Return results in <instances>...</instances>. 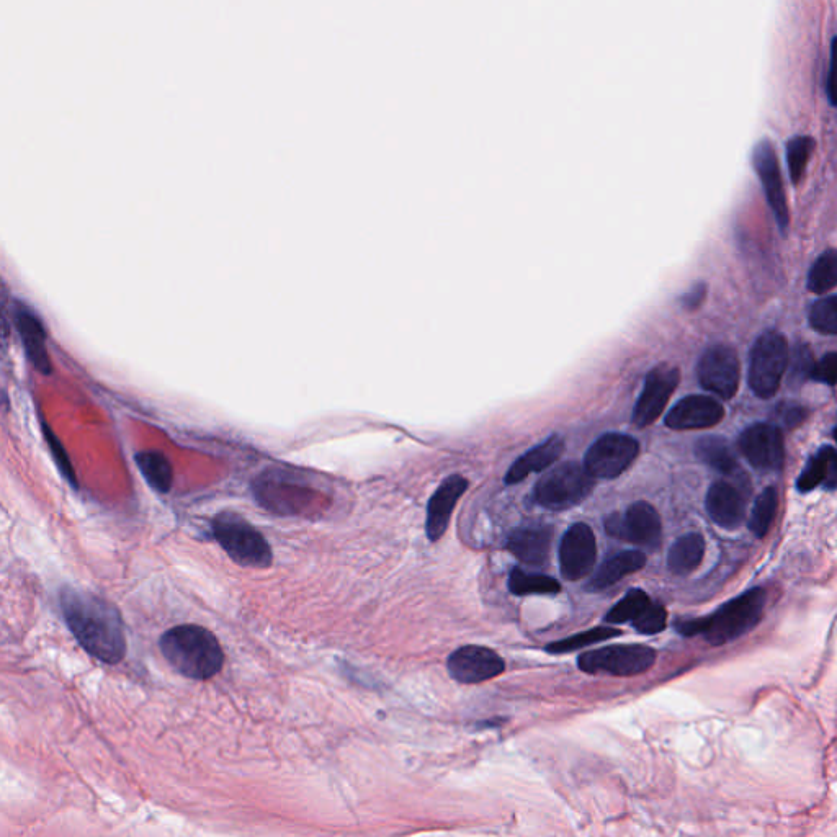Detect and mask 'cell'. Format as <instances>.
<instances>
[{
	"label": "cell",
	"instance_id": "52a82bcc",
	"mask_svg": "<svg viewBox=\"0 0 837 837\" xmlns=\"http://www.w3.org/2000/svg\"><path fill=\"white\" fill-rule=\"evenodd\" d=\"M656 663V651L645 645L605 646L586 651L578 658V666L587 674L632 677L650 671Z\"/></svg>",
	"mask_w": 837,
	"mask_h": 837
},
{
	"label": "cell",
	"instance_id": "ac0fdd59",
	"mask_svg": "<svg viewBox=\"0 0 837 837\" xmlns=\"http://www.w3.org/2000/svg\"><path fill=\"white\" fill-rule=\"evenodd\" d=\"M725 409L720 401L703 394H694L681 399L667 412L666 426L674 430L710 429L720 424Z\"/></svg>",
	"mask_w": 837,
	"mask_h": 837
},
{
	"label": "cell",
	"instance_id": "9a60e30c",
	"mask_svg": "<svg viewBox=\"0 0 837 837\" xmlns=\"http://www.w3.org/2000/svg\"><path fill=\"white\" fill-rule=\"evenodd\" d=\"M309 491L313 489L301 486L298 479L280 471L278 475L267 473V476H262V479L257 481L254 493L262 502V506L270 511L277 514H300L308 509L311 502Z\"/></svg>",
	"mask_w": 837,
	"mask_h": 837
},
{
	"label": "cell",
	"instance_id": "d6986e66",
	"mask_svg": "<svg viewBox=\"0 0 837 837\" xmlns=\"http://www.w3.org/2000/svg\"><path fill=\"white\" fill-rule=\"evenodd\" d=\"M468 484H470L468 479L463 478L462 475L448 476L437 488L434 496L430 497L426 522L427 537L430 542H437L444 537L457 502L466 493Z\"/></svg>",
	"mask_w": 837,
	"mask_h": 837
},
{
	"label": "cell",
	"instance_id": "ba28073f",
	"mask_svg": "<svg viewBox=\"0 0 837 837\" xmlns=\"http://www.w3.org/2000/svg\"><path fill=\"white\" fill-rule=\"evenodd\" d=\"M638 453V440L612 432L602 435L591 445L582 466L594 479H615L630 468Z\"/></svg>",
	"mask_w": 837,
	"mask_h": 837
},
{
	"label": "cell",
	"instance_id": "ab89813d",
	"mask_svg": "<svg viewBox=\"0 0 837 837\" xmlns=\"http://www.w3.org/2000/svg\"><path fill=\"white\" fill-rule=\"evenodd\" d=\"M708 288L705 283L699 282L695 283L690 287V290L684 295L679 296V303L684 306L685 309H689V311H694V309L699 308L702 305L705 298H707Z\"/></svg>",
	"mask_w": 837,
	"mask_h": 837
},
{
	"label": "cell",
	"instance_id": "7a4b0ae2",
	"mask_svg": "<svg viewBox=\"0 0 837 837\" xmlns=\"http://www.w3.org/2000/svg\"><path fill=\"white\" fill-rule=\"evenodd\" d=\"M767 594L761 587H754L736 599L721 605L707 617L677 620V632L684 636L702 635L712 646H721L738 640L751 632L761 622Z\"/></svg>",
	"mask_w": 837,
	"mask_h": 837
},
{
	"label": "cell",
	"instance_id": "e575fe53",
	"mask_svg": "<svg viewBox=\"0 0 837 837\" xmlns=\"http://www.w3.org/2000/svg\"><path fill=\"white\" fill-rule=\"evenodd\" d=\"M815 367V359H813V352L806 344H797L793 349L792 355H788V380L792 385H802L806 380H810L811 372Z\"/></svg>",
	"mask_w": 837,
	"mask_h": 837
},
{
	"label": "cell",
	"instance_id": "ffe728a7",
	"mask_svg": "<svg viewBox=\"0 0 837 837\" xmlns=\"http://www.w3.org/2000/svg\"><path fill=\"white\" fill-rule=\"evenodd\" d=\"M15 324H17L18 334L33 367L38 372L50 375L53 368H51L50 357L46 350L45 327L41 324L40 318L27 306L18 305L15 309Z\"/></svg>",
	"mask_w": 837,
	"mask_h": 837
},
{
	"label": "cell",
	"instance_id": "6da1fadb",
	"mask_svg": "<svg viewBox=\"0 0 837 837\" xmlns=\"http://www.w3.org/2000/svg\"><path fill=\"white\" fill-rule=\"evenodd\" d=\"M61 609L79 645L102 663L118 664L126 654V636L120 612L107 600L64 587Z\"/></svg>",
	"mask_w": 837,
	"mask_h": 837
},
{
	"label": "cell",
	"instance_id": "484cf974",
	"mask_svg": "<svg viewBox=\"0 0 837 837\" xmlns=\"http://www.w3.org/2000/svg\"><path fill=\"white\" fill-rule=\"evenodd\" d=\"M703 555H705V540L702 535L687 533L684 537L677 538L669 550L667 568L677 576H687L699 568Z\"/></svg>",
	"mask_w": 837,
	"mask_h": 837
},
{
	"label": "cell",
	"instance_id": "4fadbf2b",
	"mask_svg": "<svg viewBox=\"0 0 837 837\" xmlns=\"http://www.w3.org/2000/svg\"><path fill=\"white\" fill-rule=\"evenodd\" d=\"M738 447L749 465L756 470L770 473L782 470L784 466V435L779 426L754 424L748 427L739 437Z\"/></svg>",
	"mask_w": 837,
	"mask_h": 837
},
{
	"label": "cell",
	"instance_id": "83f0119b",
	"mask_svg": "<svg viewBox=\"0 0 837 837\" xmlns=\"http://www.w3.org/2000/svg\"><path fill=\"white\" fill-rule=\"evenodd\" d=\"M509 591L515 596H529V594H558L561 591L560 582L545 576V574L527 573L524 569L515 568L509 576Z\"/></svg>",
	"mask_w": 837,
	"mask_h": 837
},
{
	"label": "cell",
	"instance_id": "7c38bea8",
	"mask_svg": "<svg viewBox=\"0 0 837 837\" xmlns=\"http://www.w3.org/2000/svg\"><path fill=\"white\" fill-rule=\"evenodd\" d=\"M679 380H681V372L667 363H661L648 373L645 388L641 391L640 398L633 409V422L636 427L645 429L658 421L672 393L676 391Z\"/></svg>",
	"mask_w": 837,
	"mask_h": 837
},
{
	"label": "cell",
	"instance_id": "9c48e42d",
	"mask_svg": "<svg viewBox=\"0 0 837 837\" xmlns=\"http://www.w3.org/2000/svg\"><path fill=\"white\" fill-rule=\"evenodd\" d=\"M605 532L610 537L630 542L638 547L656 548L661 542V519L648 502H635L623 512H615L605 519Z\"/></svg>",
	"mask_w": 837,
	"mask_h": 837
},
{
	"label": "cell",
	"instance_id": "603a6c76",
	"mask_svg": "<svg viewBox=\"0 0 837 837\" xmlns=\"http://www.w3.org/2000/svg\"><path fill=\"white\" fill-rule=\"evenodd\" d=\"M645 564L646 556L641 551H622V553H618V555H614L600 564V568L597 569L591 581L587 584V591H605L628 574L636 573V571L645 568Z\"/></svg>",
	"mask_w": 837,
	"mask_h": 837
},
{
	"label": "cell",
	"instance_id": "d590c367",
	"mask_svg": "<svg viewBox=\"0 0 837 837\" xmlns=\"http://www.w3.org/2000/svg\"><path fill=\"white\" fill-rule=\"evenodd\" d=\"M632 625L636 632L641 633V635H656V633L663 632L667 625V612L664 605L659 604L656 600H651L645 612Z\"/></svg>",
	"mask_w": 837,
	"mask_h": 837
},
{
	"label": "cell",
	"instance_id": "e0dca14e",
	"mask_svg": "<svg viewBox=\"0 0 837 837\" xmlns=\"http://www.w3.org/2000/svg\"><path fill=\"white\" fill-rule=\"evenodd\" d=\"M746 484H733L717 481L708 489L705 507L715 524L723 529H738L743 524L748 509V494H744Z\"/></svg>",
	"mask_w": 837,
	"mask_h": 837
},
{
	"label": "cell",
	"instance_id": "30bf717a",
	"mask_svg": "<svg viewBox=\"0 0 837 837\" xmlns=\"http://www.w3.org/2000/svg\"><path fill=\"white\" fill-rule=\"evenodd\" d=\"M697 376L703 390L725 401L733 398L738 393L741 376V365L736 350L725 344L708 347L700 357Z\"/></svg>",
	"mask_w": 837,
	"mask_h": 837
},
{
	"label": "cell",
	"instance_id": "1f68e13d",
	"mask_svg": "<svg viewBox=\"0 0 837 837\" xmlns=\"http://www.w3.org/2000/svg\"><path fill=\"white\" fill-rule=\"evenodd\" d=\"M620 635H622V632L617 630V628H592V630H587V632L578 633V635L569 636V638H564V640L551 643V645L547 646V651L553 654L573 653V651L581 650V648H586V646L597 645L600 641L610 640V638H615V636Z\"/></svg>",
	"mask_w": 837,
	"mask_h": 837
},
{
	"label": "cell",
	"instance_id": "f546056e",
	"mask_svg": "<svg viewBox=\"0 0 837 837\" xmlns=\"http://www.w3.org/2000/svg\"><path fill=\"white\" fill-rule=\"evenodd\" d=\"M779 507V496L774 488H767L759 494L749 519V529L757 538H764L774 522Z\"/></svg>",
	"mask_w": 837,
	"mask_h": 837
},
{
	"label": "cell",
	"instance_id": "7402d4cb",
	"mask_svg": "<svg viewBox=\"0 0 837 837\" xmlns=\"http://www.w3.org/2000/svg\"><path fill=\"white\" fill-rule=\"evenodd\" d=\"M551 537L553 533L548 527L515 530L507 540V550L522 563L540 566L550 555Z\"/></svg>",
	"mask_w": 837,
	"mask_h": 837
},
{
	"label": "cell",
	"instance_id": "5b68a950",
	"mask_svg": "<svg viewBox=\"0 0 837 837\" xmlns=\"http://www.w3.org/2000/svg\"><path fill=\"white\" fill-rule=\"evenodd\" d=\"M594 481L584 466L566 462L540 478L533 488V499L548 511H568L591 496Z\"/></svg>",
	"mask_w": 837,
	"mask_h": 837
},
{
	"label": "cell",
	"instance_id": "5bb4252c",
	"mask_svg": "<svg viewBox=\"0 0 837 837\" xmlns=\"http://www.w3.org/2000/svg\"><path fill=\"white\" fill-rule=\"evenodd\" d=\"M448 674L460 684H481L501 676L506 663L504 659L486 646L468 645L450 654L447 661Z\"/></svg>",
	"mask_w": 837,
	"mask_h": 837
},
{
	"label": "cell",
	"instance_id": "d4e9b609",
	"mask_svg": "<svg viewBox=\"0 0 837 837\" xmlns=\"http://www.w3.org/2000/svg\"><path fill=\"white\" fill-rule=\"evenodd\" d=\"M695 455L699 457L700 462L710 466L712 470L718 471L721 475L733 476L735 479L744 478L739 471L738 460L733 453V448L721 437H703L695 445Z\"/></svg>",
	"mask_w": 837,
	"mask_h": 837
},
{
	"label": "cell",
	"instance_id": "277c9868",
	"mask_svg": "<svg viewBox=\"0 0 837 837\" xmlns=\"http://www.w3.org/2000/svg\"><path fill=\"white\" fill-rule=\"evenodd\" d=\"M215 538L229 558L244 568L272 566V548L264 535L236 512H221L211 524Z\"/></svg>",
	"mask_w": 837,
	"mask_h": 837
},
{
	"label": "cell",
	"instance_id": "8fae6325",
	"mask_svg": "<svg viewBox=\"0 0 837 837\" xmlns=\"http://www.w3.org/2000/svg\"><path fill=\"white\" fill-rule=\"evenodd\" d=\"M752 166L757 177L761 179L762 188L766 193L767 203L774 213L775 221L780 233L787 234L790 226V211H788L787 197H785L784 179L780 171V162L775 153L774 144L769 139H762L752 151Z\"/></svg>",
	"mask_w": 837,
	"mask_h": 837
},
{
	"label": "cell",
	"instance_id": "f1b7e54d",
	"mask_svg": "<svg viewBox=\"0 0 837 837\" xmlns=\"http://www.w3.org/2000/svg\"><path fill=\"white\" fill-rule=\"evenodd\" d=\"M837 282V257L834 249L824 251L810 269L806 287L811 293L824 295L836 287Z\"/></svg>",
	"mask_w": 837,
	"mask_h": 837
},
{
	"label": "cell",
	"instance_id": "2e32d148",
	"mask_svg": "<svg viewBox=\"0 0 837 837\" xmlns=\"http://www.w3.org/2000/svg\"><path fill=\"white\" fill-rule=\"evenodd\" d=\"M596 535L586 524H574L564 533L560 547L561 574L568 581H579L591 573L596 563Z\"/></svg>",
	"mask_w": 837,
	"mask_h": 837
},
{
	"label": "cell",
	"instance_id": "d6a6232c",
	"mask_svg": "<svg viewBox=\"0 0 837 837\" xmlns=\"http://www.w3.org/2000/svg\"><path fill=\"white\" fill-rule=\"evenodd\" d=\"M651 599L645 591L632 589L628 591L620 602L610 609L605 620L609 623H633L638 620L646 607L650 605Z\"/></svg>",
	"mask_w": 837,
	"mask_h": 837
},
{
	"label": "cell",
	"instance_id": "4dcf8cb0",
	"mask_svg": "<svg viewBox=\"0 0 837 837\" xmlns=\"http://www.w3.org/2000/svg\"><path fill=\"white\" fill-rule=\"evenodd\" d=\"M815 139L811 136H793L787 143L788 175L793 185H798L805 177L806 166L815 151Z\"/></svg>",
	"mask_w": 837,
	"mask_h": 837
},
{
	"label": "cell",
	"instance_id": "f35d334b",
	"mask_svg": "<svg viewBox=\"0 0 837 837\" xmlns=\"http://www.w3.org/2000/svg\"><path fill=\"white\" fill-rule=\"evenodd\" d=\"M806 416H808V411L797 403H782L775 409L777 421L788 429L800 426L805 421Z\"/></svg>",
	"mask_w": 837,
	"mask_h": 837
},
{
	"label": "cell",
	"instance_id": "cb8c5ba5",
	"mask_svg": "<svg viewBox=\"0 0 837 837\" xmlns=\"http://www.w3.org/2000/svg\"><path fill=\"white\" fill-rule=\"evenodd\" d=\"M823 483L829 489L836 488V450L831 445L820 448L808 460L798 478L797 488L800 493H808Z\"/></svg>",
	"mask_w": 837,
	"mask_h": 837
},
{
	"label": "cell",
	"instance_id": "74e56055",
	"mask_svg": "<svg viewBox=\"0 0 837 837\" xmlns=\"http://www.w3.org/2000/svg\"><path fill=\"white\" fill-rule=\"evenodd\" d=\"M43 432H45L46 440L50 444L51 452H53L54 460L58 463L59 470L63 471V475L68 478V481H71L72 486H76V475H74L68 455L64 452L63 445L59 444L58 437L48 429L46 424H43Z\"/></svg>",
	"mask_w": 837,
	"mask_h": 837
},
{
	"label": "cell",
	"instance_id": "8992f818",
	"mask_svg": "<svg viewBox=\"0 0 837 837\" xmlns=\"http://www.w3.org/2000/svg\"><path fill=\"white\" fill-rule=\"evenodd\" d=\"M788 344L779 331L762 332L752 345L748 380L757 398L769 399L779 391L788 365Z\"/></svg>",
	"mask_w": 837,
	"mask_h": 837
},
{
	"label": "cell",
	"instance_id": "4316f807",
	"mask_svg": "<svg viewBox=\"0 0 837 837\" xmlns=\"http://www.w3.org/2000/svg\"><path fill=\"white\" fill-rule=\"evenodd\" d=\"M136 465L154 491L161 494L171 491L174 471L166 455L161 452H141L136 455Z\"/></svg>",
	"mask_w": 837,
	"mask_h": 837
},
{
	"label": "cell",
	"instance_id": "3957f363",
	"mask_svg": "<svg viewBox=\"0 0 837 837\" xmlns=\"http://www.w3.org/2000/svg\"><path fill=\"white\" fill-rule=\"evenodd\" d=\"M159 646L167 663L193 681H206L223 669L224 651L220 641L200 625H179L167 630Z\"/></svg>",
	"mask_w": 837,
	"mask_h": 837
},
{
	"label": "cell",
	"instance_id": "44dd1931",
	"mask_svg": "<svg viewBox=\"0 0 837 837\" xmlns=\"http://www.w3.org/2000/svg\"><path fill=\"white\" fill-rule=\"evenodd\" d=\"M564 450V440L560 435H551L545 442L533 447L532 450L522 455V457L509 468L506 473L507 484H517L524 479L529 478L532 473L547 470L551 465H555L560 460L561 453Z\"/></svg>",
	"mask_w": 837,
	"mask_h": 837
},
{
	"label": "cell",
	"instance_id": "836d02e7",
	"mask_svg": "<svg viewBox=\"0 0 837 837\" xmlns=\"http://www.w3.org/2000/svg\"><path fill=\"white\" fill-rule=\"evenodd\" d=\"M808 323L816 332L824 336H836L837 334V298L834 295L826 296L815 301L808 311Z\"/></svg>",
	"mask_w": 837,
	"mask_h": 837
},
{
	"label": "cell",
	"instance_id": "8d00e7d4",
	"mask_svg": "<svg viewBox=\"0 0 837 837\" xmlns=\"http://www.w3.org/2000/svg\"><path fill=\"white\" fill-rule=\"evenodd\" d=\"M810 380L820 381L829 388L836 386L837 380V355L836 352H829L824 355L820 362H815Z\"/></svg>",
	"mask_w": 837,
	"mask_h": 837
}]
</instances>
